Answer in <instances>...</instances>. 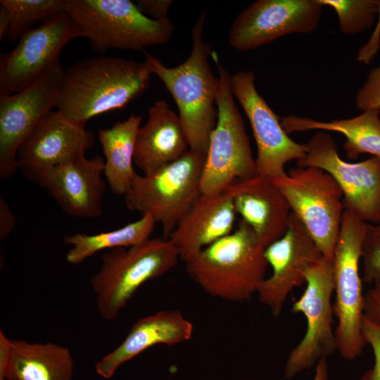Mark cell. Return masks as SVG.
<instances>
[{
    "label": "cell",
    "instance_id": "obj_1",
    "mask_svg": "<svg viewBox=\"0 0 380 380\" xmlns=\"http://www.w3.org/2000/svg\"><path fill=\"white\" fill-rule=\"evenodd\" d=\"M151 75L145 61L114 56L81 60L65 71L56 108L85 126L92 118L122 108L141 95Z\"/></svg>",
    "mask_w": 380,
    "mask_h": 380
},
{
    "label": "cell",
    "instance_id": "obj_2",
    "mask_svg": "<svg viewBox=\"0 0 380 380\" xmlns=\"http://www.w3.org/2000/svg\"><path fill=\"white\" fill-rule=\"evenodd\" d=\"M205 15L201 13L192 27L191 51L180 65L167 67L144 51L149 70L163 82L177 104L189 148L204 154L217 122L220 86V77L215 76L208 61L213 55L211 46L203 37Z\"/></svg>",
    "mask_w": 380,
    "mask_h": 380
},
{
    "label": "cell",
    "instance_id": "obj_3",
    "mask_svg": "<svg viewBox=\"0 0 380 380\" xmlns=\"http://www.w3.org/2000/svg\"><path fill=\"white\" fill-rule=\"evenodd\" d=\"M265 247L241 220L231 234L185 261L190 277L211 296L232 302L250 300L263 280Z\"/></svg>",
    "mask_w": 380,
    "mask_h": 380
},
{
    "label": "cell",
    "instance_id": "obj_4",
    "mask_svg": "<svg viewBox=\"0 0 380 380\" xmlns=\"http://www.w3.org/2000/svg\"><path fill=\"white\" fill-rule=\"evenodd\" d=\"M179 258L175 246L165 238L107 251L90 279L99 315L115 319L143 284L172 270Z\"/></svg>",
    "mask_w": 380,
    "mask_h": 380
},
{
    "label": "cell",
    "instance_id": "obj_5",
    "mask_svg": "<svg viewBox=\"0 0 380 380\" xmlns=\"http://www.w3.org/2000/svg\"><path fill=\"white\" fill-rule=\"evenodd\" d=\"M66 12L78 37L89 39L92 49H142L167 42L175 26L167 18L153 20L129 0H66Z\"/></svg>",
    "mask_w": 380,
    "mask_h": 380
},
{
    "label": "cell",
    "instance_id": "obj_6",
    "mask_svg": "<svg viewBox=\"0 0 380 380\" xmlns=\"http://www.w3.org/2000/svg\"><path fill=\"white\" fill-rule=\"evenodd\" d=\"M220 86L217 97V119L212 131L201 177V192L213 195L237 181L258 175L243 119L234 101L231 75L214 58Z\"/></svg>",
    "mask_w": 380,
    "mask_h": 380
},
{
    "label": "cell",
    "instance_id": "obj_7",
    "mask_svg": "<svg viewBox=\"0 0 380 380\" xmlns=\"http://www.w3.org/2000/svg\"><path fill=\"white\" fill-rule=\"evenodd\" d=\"M205 154L189 148L179 158L147 175L136 174L125 194L127 208L151 215L168 239L201 194Z\"/></svg>",
    "mask_w": 380,
    "mask_h": 380
},
{
    "label": "cell",
    "instance_id": "obj_8",
    "mask_svg": "<svg viewBox=\"0 0 380 380\" xmlns=\"http://www.w3.org/2000/svg\"><path fill=\"white\" fill-rule=\"evenodd\" d=\"M366 223L344 210L333 258L336 350L347 360L358 357L366 344L362 334L365 298L359 272Z\"/></svg>",
    "mask_w": 380,
    "mask_h": 380
},
{
    "label": "cell",
    "instance_id": "obj_9",
    "mask_svg": "<svg viewBox=\"0 0 380 380\" xmlns=\"http://www.w3.org/2000/svg\"><path fill=\"white\" fill-rule=\"evenodd\" d=\"M323 256L333 260L345 210L343 191L331 175L315 167H298L272 179Z\"/></svg>",
    "mask_w": 380,
    "mask_h": 380
},
{
    "label": "cell",
    "instance_id": "obj_10",
    "mask_svg": "<svg viewBox=\"0 0 380 380\" xmlns=\"http://www.w3.org/2000/svg\"><path fill=\"white\" fill-rule=\"evenodd\" d=\"M305 280V291L293 303L291 310L305 315L307 329L287 358L284 372L288 379L312 367L322 357H327L336 350L331 304L334 292L333 260L323 257L308 270Z\"/></svg>",
    "mask_w": 380,
    "mask_h": 380
},
{
    "label": "cell",
    "instance_id": "obj_11",
    "mask_svg": "<svg viewBox=\"0 0 380 380\" xmlns=\"http://www.w3.org/2000/svg\"><path fill=\"white\" fill-rule=\"evenodd\" d=\"M60 62L26 88L12 94L0 92V178L18 170V152L41 120L56 106L65 74Z\"/></svg>",
    "mask_w": 380,
    "mask_h": 380
},
{
    "label": "cell",
    "instance_id": "obj_12",
    "mask_svg": "<svg viewBox=\"0 0 380 380\" xmlns=\"http://www.w3.org/2000/svg\"><path fill=\"white\" fill-rule=\"evenodd\" d=\"M305 156L297 161L300 167L324 170L336 180L343 194L345 210L367 223L380 221V157L358 163L343 160L332 137L317 131L305 144Z\"/></svg>",
    "mask_w": 380,
    "mask_h": 380
},
{
    "label": "cell",
    "instance_id": "obj_13",
    "mask_svg": "<svg viewBox=\"0 0 380 380\" xmlns=\"http://www.w3.org/2000/svg\"><path fill=\"white\" fill-rule=\"evenodd\" d=\"M251 70H241L231 76V89L251 124L257 146L255 158L258 175L271 179L285 176L286 163L301 160L305 144L293 141L285 132L281 119L271 109L255 85Z\"/></svg>",
    "mask_w": 380,
    "mask_h": 380
},
{
    "label": "cell",
    "instance_id": "obj_14",
    "mask_svg": "<svg viewBox=\"0 0 380 380\" xmlns=\"http://www.w3.org/2000/svg\"><path fill=\"white\" fill-rule=\"evenodd\" d=\"M323 7L319 0H258L235 18L229 42L246 51L289 34L310 33L320 22Z\"/></svg>",
    "mask_w": 380,
    "mask_h": 380
},
{
    "label": "cell",
    "instance_id": "obj_15",
    "mask_svg": "<svg viewBox=\"0 0 380 380\" xmlns=\"http://www.w3.org/2000/svg\"><path fill=\"white\" fill-rule=\"evenodd\" d=\"M78 34L67 12L25 32L11 51L0 55V92L15 94L59 62L65 45Z\"/></svg>",
    "mask_w": 380,
    "mask_h": 380
},
{
    "label": "cell",
    "instance_id": "obj_16",
    "mask_svg": "<svg viewBox=\"0 0 380 380\" xmlns=\"http://www.w3.org/2000/svg\"><path fill=\"white\" fill-rule=\"evenodd\" d=\"M272 267L258 290L259 301L274 317L280 315L288 295L306 282L308 270L324 256L301 221L292 212L286 233L265 249Z\"/></svg>",
    "mask_w": 380,
    "mask_h": 380
},
{
    "label": "cell",
    "instance_id": "obj_17",
    "mask_svg": "<svg viewBox=\"0 0 380 380\" xmlns=\"http://www.w3.org/2000/svg\"><path fill=\"white\" fill-rule=\"evenodd\" d=\"M95 139L85 126L59 110H51L35 127L18 152V169L35 181L44 171L68 163L92 148Z\"/></svg>",
    "mask_w": 380,
    "mask_h": 380
},
{
    "label": "cell",
    "instance_id": "obj_18",
    "mask_svg": "<svg viewBox=\"0 0 380 380\" xmlns=\"http://www.w3.org/2000/svg\"><path fill=\"white\" fill-rule=\"evenodd\" d=\"M104 159L82 156L50 168L35 182L46 189L60 208L73 217L91 219L103 213L106 183Z\"/></svg>",
    "mask_w": 380,
    "mask_h": 380
},
{
    "label": "cell",
    "instance_id": "obj_19",
    "mask_svg": "<svg viewBox=\"0 0 380 380\" xmlns=\"http://www.w3.org/2000/svg\"><path fill=\"white\" fill-rule=\"evenodd\" d=\"M235 182L213 195L201 194L169 236L184 262L231 234L236 220Z\"/></svg>",
    "mask_w": 380,
    "mask_h": 380
},
{
    "label": "cell",
    "instance_id": "obj_20",
    "mask_svg": "<svg viewBox=\"0 0 380 380\" xmlns=\"http://www.w3.org/2000/svg\"><path fill=\"white\" fill-rule=\"evenodd\" d=\"M192 323L178 310H165L143 317L131 327L124 340L96 364V372L110 379L125 362L158 344L175 345L191 339Z\"/></svg>",
    "mask_w": 380,
    "mask_h": 380
},
{
    "label": "cell",
    "instance_id": "obj_21",
    "mask_svg": "<svg viewBox=\"0 0 380 380\" xmlns=\"http://www.w3.org/2000/svg\"><path fill=\"white\" fill-rule=\"evenodd\" d=\"M235 184L236 213L266 248L286 233L291 208L270 177L258 175L251 179L237 181Z\"/></svg>",
    "mask_w": 380,
    "mask_h": 380
},
{
    "label": "cell",
    "instance_id": "obj_22",
    "mask_svg": "<svg viewBox=\"0 0 380 380\" xmlns=\"http://www.w3.org/2000/svg\"><path fill=\"white\" fill-rule=\"evenodd\" d=\"M189 144L179 115L163 100L148 110L146 124L138 129L134 163L144 175L155 172L179 158Z\"/></svg>",
    "mask_w": 380,
    "mask_h": 380
},
{
    "label": "cell",
    "instance_id": "obj_23",
    "mask_svg": "<svg viewBox=\"0 0 380 380\" xmlns=\"http://www.w3.org/2000/svg\"><path fill=\"white\" fill-rule=\"evenodd\" d=\"M70 350L51 342L11 339L8 360L0 380H72Z\"/></svg>",
    "mask_w": 380,
    "mask_h": 380
},
{
    "label": "cell",
    "instance_id": "obj_24",
    "mask_svg": "<svg viewBox=\"0 0 380 380\" xmlns=\"http://www.w3.org/2000/svg\"><path fill=\"white\" fill-rule=\"evenodd\" d=\"M281 124L289 134L310 130L336 132L345 136L346 156L357 158L361 153L380 157V107L363 111L348 119L319 121L293 115L281 118Z\"/></svg>",
    "mask_w": 380,
    "mask_h": 380
},
{
    "label": "cell",
    "instance_id": "obj_25",
    "mask_svg": "<svg viewBox=\"0 0 380 380\" xmlns=\"http://www.w3.org/2000/svg\"><path fill=\"white\" fill-rule=\"evenodd\" d=\"M141 120V115L133 113L125 120L99 130L98 138L105 157L103 175L115 195L125 196L137 174L133 163L136 137Z\"/></svg>",
    "mask_w": 380,
    "mask_h": 380
},
{
    "label": "cell",
    "instance_id": "obj_26",
    "mask_svg": "<svg viewBox=\"0 0 380 380\" xmlns=\"http://www.w3.org/2000/svg\"><path fill=\"white\" fill-rule=\"evenodd\" d=\"M156 222L144 215L118 229L94 234L77 233L64 236V243L71 246L66 253L69 264L78 265L96 253L118 248H129L150 239Z\"/></svg>",
    "mask_w": 380,
    "mask_h": 380
},
{
    "label": "cell",
    "instance_id": "obj_27",
    "mask_svg": "<svg viewBox=\"0 0 380 380\" xmlns=\"http://www.w3.org/2000/svg\"><path fill=\"white\" fill-rule=\"evenodd\" d=\"M9 11L11 23L6 36L15 42L38 21L46 22L66 12V0H1Z\"/></svg>",
    "mask_w": 380,
    "mask_h": 380
},
{
    "label": "cell",
    "instance_id": "obj_28",
    "mask_svg": "<svg viewBox=\"0 0 380 380\" xmlns=\"http://www.w3.org/2000/svg\"><path fill=\"white\" fill-rule=\"evenodd\" d=\"M336 13L340 30L349 35L369 29L380 12L378 0H319Z\"/></svg>",
    "mask_w": 380,
    "mask_h": 380
},
{
    "label": "cell",
    "instance_id": "obj_29",
    "mask_svg": "<svg viewBox=\"0 0 380 380\" xmlns=\"http://www.w3.org/2000/svg\"><path fill=\"white\" fill-rule=\"evenodd\" d=\"M362 281L372 284L380 279V221L366 223L362 249Z\"/></svg>",
    "mask_w": 380,
    "mask_h": 380
},
{
    "label": "cell",
    "instance_id": "obj_30",
    "mask_svg": "<svg viewBox=\"0 0 380 380\" xmlns=\"http://www.w3.org/2000/svg\"><path fill=\"white\" fill-rule=\"evenodd\" d=\"M355 105L362 112L380 107V65L369 72L356 94Z\"/></svg>",
    "mask_w": 380,
    "mask_h": 380
},
{
    "label": "cell",
    "instance_id": "obj_31",
    "mask_svg": "<svg viewBox=\"0 0 380 380\" xmlns=\"http://www.w3.org/2000/svg\"><path fill=\"white\" fill-rule=\"evenodd\" d=\"M362 334L366 344H369L373 350L374 364L360 380H380V326L373 323L363 315Z\"/></svg>",
    "mask_w": 380,
    "mask_h": 380
},
{
    "label": "cell",
    "instance_id": "obj_32",
    "mask_svg": "<svg viewBox=\"0 0 380 380\" xmlns=\"http://www.w3.org/2000/svg\"><path fill=\"white\" fill-rule=\"evenodd\" d=\"M364 296V316L373 323L380 326V279Z\"/></svg>",
    "mask_w": 380,
    "mask_h": 380
},
{
    "label": "cell",
    "instance_id": "obj_33",
    "mask_svg": "<svg viewBox=\"0 0 380 380\" xmlns=\"http://www.w3.org/2000/svg\"><path fill=\"white\" fill-rule=\"evenodd\" d=\"M172 0H138L135 2L139 10L146 16L153 20L167 18Z\"/></svg>",
    "mask_w": 380,
    "mask_h": 380
},
{
    "label": "cell",
    "instance_id": "obj_34",
    "mask_svg": "<svg viewBox=\"0 0 380 380\" xmlns=\"http://www.w3.org/2000/svg\"><path fill=\"white\" fill-rule=\"evenodd\" d=\"M15 224V216L7 203L0 196V240L6 238L13 230Z\"/></svg>",
    "mask_w": 380,
    "mask_h": 380
},
{
    "label": "cell",
    "instance_id": "obj_35",
    "mask_svg": "<svg viewBox=\"0 0 380 380\" xmlns=\"http://www.w3.org/2000/svg\"><path fill=\"white\" fill-rule=\"evenodd\" d=\"M11 23L8 10L0 4V39L6 37Z\"/></svg>",
    "mask_w": 380,
    "mask_h": 380
},
{
    "label": "cell",
    "instance_id": "obj_36",
    "mask_svg": "<svg viewBox=\"0 0 380 380\" xmlns=\"http://www.w3.org/2000/svg\"><path fill=\"white\" fill-rule=\"evenodd\" d=\"M328 363L327 357H322L316 364L313 380H328Z\"/></svg>",
    "mask_w": 380,
    "mask_h": 380
}]
</instances>
